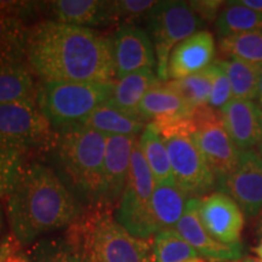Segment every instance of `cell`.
Masks as SVG:
<instances>
[{
	"label": "cell",
	"mask_w": 262,
	"mask_h": 262,
	"mask_svg": "<svg viewBox=\"0 0 262 262\" xmlns=\"http://www.w3.org/2000/svg\"><path fill=\"white\" fill-rule=\"evenodd\" d=\"M137 136L108 135L103 160L101 206L120 201L129 178Z\"/></svg>",
	"instance_id": "9a60e30c"
},
{
	"label": "cell",
	"mask_w": 262,
	"mask_h": 262,
	"mask_svg": "<svg viewBox=\"0 0 262 262\" xmlns=\"http://www.w3.org/2000/svg\"><path fill=\"white\" fill-rule=\"evenodd\" d=\"M254 251L257 254V256L260 257V260L262 261V241L260 242V244H258L257 247L254 249Z\"/></svg>",
	"instance_id": "60d3db41"
},
{
	"label": "cell",
	"mask_w": 262,
	"mask_h": 262,
	"mask_svg": "<svg viewBox=\"0 0 262 262\" xmlns=\"http://www.w3.org/2000/svg\"><path fill=\"white\" fill-rule=\"evenodd\" d=\"M152 123L156 124L168 149L176 186L188 198H199L214 189L217 182L193 141L191 116Z\"/></svg>",
	"instance_id": "5b68a950"
},
{
	"label": "cell",
	"mask_w": 262,
	"mask_h": 262,
	"mask_svg": "<svg viewBox=\"0 0 262 262\" xmlns=\"http://www.w3.org/2000/svg\"><path fill=\"white\" fill-rule=\"evenodd\" d=\"M189 5L193 11L201 17L203 21H216L219 14H220L224 2L219 0H201V2H189Z\"/></svg>",
	"instance_id": "e575fe53"
},
{
	"label": "cell",
	"mask_w": 262,
	"mask_h": 262,
	"mask_svg": "<svg viewBox=\"0 0 262 262\" xmlns=\"http://www.w3.org/2000/svg\"><path fill=\"white\" fill-rule=\"evenodd\" d=\"M156 182L137 140L131 156V165L126 187L117 209L116 220L129 233L141 239L152 237L149 221V204Z\"/></svg>",
	"instance_id": "ba28073f"
},
{
	"label": "cell",
	"mask_w": 262,
	"mask_h": 262,
	"mask_svg": "<svg viewBox=\"0 0 262 262\" xmlns=\"http://www.w3.org/2000/svg\"><path fill=\"white\" fill-rule=\"evenodd\" d=\"M152 249L155 262H187L199 257L176 229L158 232L153 239Z\"/></svg>",
	"instance_id": "f1b7e54d"
},
{
	"label": "cell",
	"mask_w": 262,
	"mask_h": 262,
	"mask_svg": "<svg viewBox=\"0 0 262 262\" xmlns=\"http://www.w3.org/2000/svg\"><path fill=\"white\" fill-rule=\"evenodd\" d=\"M219 47L222 54L229 58H239L250 63L262 64V31L221 38Z\"/></svg>",
	"instance_id": "f546056e"
},
{
	"label": "cell",
	"mask_w": 262,
	"mask_h": 262,
	"mask_svg": "<svg viewBox=\"0 0 262 262\" xmlns=\"http://www.w3.org/2000/svg\"><path fill=\"white\" fill-rule=\"evenodd\" d=\"M26 62L41 81H114L110 38L52 19L29 28Z\"/></svg>",
	"instance_id": "6da1fadb"
},
{
	"label": "cell",
	"mask_w": 262,
	"mask_h": 262,
	"mask_svg": "<svg viewBox=\"0 0 262 262\" xmlns=\"http://www.w3.org/2000/svg\"><path fill=\"white\" fill-rule=\"evenodd\" d=\"M160 83L155 70H142L114 80L113 94L108 102L127 116L139 117V107L146 94ZM142 120V119H141Z\"/></svg>",
	"instance_id": "d6986e66"
},
{
	"label": "cell",
	"mask_w": 262,
	"mask_h": 262,
	"mask_svg": "<svg viewBox=\"0 0 262 262\" xmlns=\"http://www.w3.org/2000/svg\"><path fill=\"white\" fill-rule=\"evenodd\" d=\"M64 238L97 262H155L152 244L129 233L103 209L80 215Z\"/></svg>",
	"instance_id": "277c9868"
},
{
	"label": "cell",
	"mask_w": 262,
	"mask_h": 262,
	"mask_svg": "<svg viewBox=\"0 0 262 262\" xmlns=\"http://www.w3.org/2000/svg\"><path fill=\"white\" fill-rule=\"evenodd\" d=\"M187 262H205V261L201 260V258H195V260H191V261H187Z\"/></svg>",
	"instance_id": "f6af8a7d"
},
{
	"label": "cell",
	"mask_w": 262,
	"mask_h": 262,
	"mask_svg": "<svg viewBox=\"0 0 262 262\" xmlns=\"http://www.w3.org/2000/svg\"><path fill=\"white\" fill-rule=\"evenodd\" d=\"M28 32L22 18L0 15V63L26 62Z\"/></svg>",
	"instance_id": "4316f807"
},
{
	"label": "cell",
	"mask_w": 262,
	"mask_h": 262,
	"mask_svg": "<svg viewBox=\"0 0 262 262\" xmlns=\"http://www.w3.org/2000/svg\"><path fill=\"white\" fill-rule=\"evenodd\" d=\"M214 74L215 64L211 63L198 73L191 74L181 79L168 80L166 84L172 88L194 110V108L208 104L212 81H214Z\"/></svg>",
	"instance_id": "83f0119b"
},
{
	"label": "cell",
	"mask_w": 262,
	"mask_h": 262,
	"mask_svg": "<svg viewBox=\"0 0 262 262\" xmlns=\"http://www.w3.org/2000/svg\"><path fill=\"white\" fill-rule=\"evenodd\" d=\"M80 215V202L54 170L40 163L25 165L17 185L8 196L11 233L21 245L71 226Z\"/></svg>",
	"instance_id": "7a4b0ae2"
},
{
	"label": "cell",
	"mask_w": 262,
	"mask_h": 262,
	"mask_svg": "<svg viewBox=\"0 0 262 262\" xmlns=\"http://www.w3.org/2000/svg\"><path fill=\"white\" fill-rule=\"evenodd\" d=\"M139 146L155 178L156 185H176L168 149L155 123L147 124L139 139Z\"/></svg>",
	"instance_id": "603a6c76"
},
{
	"label": "cell",
	"mask_w": 262,
	"mask_h": 262,
	"mask_svg": "<svg viewBox=\"0 0 262 262\" xmlns=\"http://www.w3.org/2000/svg\"><path fill=\"white\" fill-rule=\"evenodd\" d=\"M114 79L157 67L156 51L147 31L136 25H122L110 38Z\"/></svg>",
	"instance_id": "8fae6325"
},
{
	"label": "cell",
	"mask_w": 262,
	"mask_h": 262,
	"mask_svg": "<svg viewBox=\"0 0 262 262\" xmlns=\"http://www.w3.org/2000/svg\"><path fill=\"white\" fill-rule=\"evenodd\" d=\"M188 195L176 185H156L149 204V221L153 234L175 229L185 212Z\"/></svg>",
	"instance_id": "ffe728a7"
},
{
	"label": "cell",
	"mask_w": 262,
	"mask_h": 262,
	"mask_svg": "<svg viewBox=\"0 0 262 262\" xmlns=\"http://www.w3.org/2000/svg\"><path fill=\"white\" fill-rule=\"evenodd\" d=\"M231 196L243 214L255 217L262 211V158L254 150H243L231 175L217 185Z\"/></svg>",
	"instance_id": "7c38bea8"
},
{
	"label": "cell",
	"mask_w": 262,
	"mask_h": 262,
	"mask_svg": "<svg viewBox=\"0 0 262 262\" xmlns=\"http://www.w3.org/2000/svg\"><path fill=\"white\" fill-rule=\"evenodd\" d=\"M199 198H189L175 229L191 247L211 262H234L243 257L242 244L225 245L208 233L199 217Z\"/></svg>",
	"instance_id": "5bb4252c"
},
{
	"label": "cell",
	"mask_w": 262,
	"mask_h": 262,
	"mask_svg": "<svg viewBox=\"0 0 262 262\" xmlns=\"http://www.w3.org/2000/svg\"><path fill=\"white\" fill-rule=\"evenodd\" d=\"M158 2L153 0H117L110 2L112 25H135L136 21L147 18Z\"/></svg>",
	"instance_id": "d6a6232c"
},
{
	"label": "cell",
	"mask_w": 262,
	"mask_h": 262,
	"mask_svg": "<svg viewBox=\"0 0 262 262\" xmlns=\"http://www.w3.org/2000/svg\"><path fill=\"white\" fill-rule=\"evenodd\" d=\"M215 27L220 39L241 33L262 31V12L247 8L239 2L225 3L215 21Z\"/></svg>",
	"instance_id": "484cf974"
},
{
	"label": "cell",
	"mask_w": 262,
	"mask_h": 262,
	"mask_svg": "<svg viewBox=\"0 0 262 262\" xmlns=\"http://www.w3.org/2000/svg\"><path fill=\"white\" fill-rule=\"evenodd\" d=\"M51 127L37 100L0 104V146L22 153L39 147L50 148L55 136Z\"/></svg>",
	"instance_id": "30bf717a"
},
{
	"label": "cell",
	"mask_w": 262,
	"mask_h": 262,
	"mask_svg": "<svg viewBox=\"0 0 262 262\" xmlns=\"http://www.w3.org/2000/svg\"><path fill=\"white\" fill-rule=\"evenodd\" d=\"M84 262H97V261L91 256H84Z\"/></svg>",
	"instance_id": "7bdbcfd3"
},
{
	"label": "cell",
	"mask_w": 262,
	"mask_h": 262,
	"mask_svg": "<svg viewBox=\"0 0 262 262\" xmlns=\"http://www.w3.org/2000/svg\"><path fill=\"white\" fill-rule=\"evenodd\" d=\"M225 129L235 147L243 152L262 141V108L255 101L232 98L220 111Z\"/></svg>",
	"instance_id": "2e32d148"
},
{
	"label": "cell",
	"mask_w": 262,
	"mask_h": 262,
	"mask_svg": "<svg viewBox=\"0 0 262 262\" xmlns=\"http://www.w3.org/2000/svg\"><path fill=\"white\" fill-rule=\"evenodd\" d=\"M113 89L114 81H41L35 100L50 125L60 130L83 124L96 108L108 102Z\"/></svg>",
	"instance_id": "8992f818"
},
{
	"label": "cell",
	"mask_w": 262,
	"mask_h": 262,
	"mask_svg": "<svg viewBox=\"0 0 262 262\" xmlns=\"http://www.w3.org/2000/svg\"><path fill=\"white\" fill-rule=\"evenodd\" d=\"M193 108L186 102L166 81H160L152 88L141 101L139 117L143 122L152 120H169L189 117Z\"/></svg>",
	"instance_id": "44dd1931"
},
{
	"label": "cell",
	"mask_w": 262,
	"mask_h": 262,
	"mask_svg": "<svg viewBox=\"0 0 262 262\" xmlns=\"http://www.w3.org/2000/svg\"><path fill=\"white\" fill-rule=\"evenodd\" d=\"M217 62L227 74L233 98L257 100L262 64L250 63L239 58L219 60Z\"/></svg>",
	"instance_id": "d4e9b609"
},
{
	"label": "cell",
	"mask_w": 262,
	"mask_h": 262,
	"mask_svg": "<svg viewBox=\"0 0 262 262\" xmlns=\"http://www.w3.org/2000/svg\"><path fill=\"white\" fill-rule=\"evenodd\" d=\"M199 217L215 241L225 245L241 244L244 216L231 196L222 192L204 196L199 203Z\"/></svg>",
	"instance_id": "4fadbf2b"
},
{
	"label": "cell",
	"mask_w": 262,
	"mask_h": 262,
	"mask_svg": "<svg viewBox=\"0 0 262 262\" xmlns=\"http://www.w3.org/2000/svg\"><path fill=\"white\" fill-rule=\"evenodd\" d=\"M83 125L107 136H137L139 134H142L146 127L143 120L127 116L107 103L96 108L83 123Z\"/></svg>",
	"instance_id": "cb8c5ba5"
},
{
	"label": "cell",
	"mask_w": 262,
	"mask_h": 262,
	"mask_svg": "<svg viewBox=\"0 0 262 262\" xmlns=\"http://www.w3.org/2000/svg\"><path fill=\"white\" fill-rule=\"evenodd\" d=\"M215 57V40L210 32L199 31L180 42L170 55L169 80L198 73L211 64Z\"/></svg>",
	"instance_id": "e0dca14e"
},
{
	"label": "cell",
	"mask_w": 262,
	"mask_h": 262,
	"mask_svg": "<svg viewBox=\"0 0 262 262\" xmlns=\"http://www.w3.org/2000/svg\"><path fill=\"white\" fill-rule=\"evenodd\" d=\"M146 24L156 51L157 75L160 81H168V66L172 50L201 31L204 21L187 2L170 0L157 3L147 16Z\"/></svg>",
	"instance_id": "52a82bcc"
},
{
	"label": "cell",
	"mask_w": 262,
	"mask_h": 262,
	"mask_svg": "<svg viewBox=\"0 0 262 262\" xmlns=\"http://www.w3.org/2000/svg\"><path fill=\"white\" fill-rule=\"evenodd\" d=\"M215 74L210 97H209L208 106L214 108L216 111H221L229 101L233 98L231 83H229L227 74L225 73L224 68L219 64V62H214Z\"/></svg>",
	"instance_id": "836d02e7"
},
{
	"label": "cell",
	"mask_w": 262,
	"mask_h": 262,
	"mask_svg": "<svg viewBox=\"0 0 262 262\" xmlns=\"http://www.w3.org/2000/svg\"><path fill=\"white\" fill-rule=\"evenodd\" d=\"M234 262H262V261L260 258L254 257V256H243L242 258H239L238 261H234Z\"/></svg>",
	"instance_id": "f35d334b"
},
{
	"label": "cell",
	"mask_w": 262,
	"mask_h": 262,
	"mask_svg": "<svg viewBox=\"0 0 262 262\" xmlns=\"http://www.w3.org/2000/svg\"><path fill=\"white\" fill-rule=\"evenodd\" d=\"M257 153L261 156V158H262V141L258 143V146H257Z\"/></svg>",
	"instance_id": "ee69618b"
},
{
	"label": "cell",
	"mask_w": 262,
	"mask_h": 262,
	"mask_svg": "<svg viewBox=\"0 0 262 262\" xmlns=\"http://www.w3.org/2000/svg\"><path fill=\"white\" fill-rule=\"evenodd\" d=\"M19 245L21 243L12 233L3 238V241L0 242V262H5L12 254L19 251Z\"/></svg>",
	"instance_id": "d590c367"
},
{
	"label": "cell",
	"mask_w": 262,
	"mask_h": 262,
	"mask_svg": "<svg viewBox=\"0 0 262 262\" xmlns=\"http://www.w3.org/2000/svg\"><path fill=\"white\" fill-rule=\"evenodd\" d=\"M5 262H32V258L26 253L17 251V253L12 254Z\"/></svg>",
	"instance_id": "8d00e7d4"
},
{
	"label": "cell",
	"mask_w": 262,
	"mask_h": 262,
	"mask_svg": "<svg viewBox=\"0 0 262 262\" xmlns=\"http://www.w3.org/2000/svg\"><path fill=\"white\" fill-rule=\"evenodd\" d=\"M32 262H84V255L67 239L40 242L34 249Z\"/></svg>",
	"instance_id": "1f68e13d"
},
{
	"label": "cell",
	"mask_w": 262,
	"mask_h": 262,
	"mask_svg": "<svg viewBox=\"0 0 262 262\" xmlns=\"http://www.w3.org/2000/svg\"><path fill=\"white\" fill-rule=\"evenodd\" d=\"M52 21L77 27L111 26L110 2L101 0H56L48 3Z\"/></svg>",
	"instance_id": "ac0fdd59"
},
{
	"label": "cell",
	"mask_w": 262,
	"mask_h": 262,
	"mask_svg": "<svg viewBox=\"0 0 262 262\" xmlns=\"http://www.w3.org/2000/svg\"><path fill=\"white\" fill-rule=\"evenodd\" d=\"M3 226V219H2V211H0V228H2Z\"/></svg>",
	"instance_id": "bcb514c9"
},
{
	"label": "cell",
	"mask_w": 262,
	"mask_h": 262,
	"mask_svg": "<svg viewBox=\"0 0 262 262\" xmlns=\"http://www.w3.org/2000/svg\"><path fill=\"white\" fill-rule=\"evenodd\" d=\"M107 135L78 124L55 134L50 148L62 175L85 199L100 205Z\"/></svg>",
	"instance_id": "3957f363"
},
{
	"label": "cell",
	"mask_w": 262,
	"mask_h": 262,
	"mask_svg": "<svg viewBox=\"0 0 262 262\" xmlns=\"http://www.w3.org/2000/svg\"><path fill=\"white\" fill-rule=\"evenodd\" d=\"M193 141L202 152L217 185L233 172L239 150L225 129L220 111L205 106L194 108L191 114Z\"/></svg>",
	"instance_id": "9c48e42d"
},
{
	"label": "cell",
	"mask_w": 262,
	"mask_h": 262,
	"mask_svg": "<svg viewBox=\"0 0 262 262\" xmlns=\"http://www.w3.org/2000/svg\"><path fill=\"white\" fill-rule=\"evenodd\" d=\"M257 103L260 104L262 108V70H261V77H260V88H258V95H257Z\"/></svg>",
	"instance_id": "ab89813d"
},
{
	"label": "cell",
	"mask_w": 262,
	"mask_h": 262,
	"mask_svg": "<svg viewBox=\"0 0 262 262\" xmlns=\"http://www.w3.org/2000/svg\"><path fill=\"white\" fill-rule=\"evenodd\" d=\"M25 168L24 153L0 146V198H8Z\"/></svg>",
	"instance_id": "4dcf8cb0"
},
{
	"label": "cell",
	"mask_w": 262,
	"mask_h": 262,
	"mask_svg": "<svg viewBox=\"0 0 262 262\" xmlns=\"http://www.w3.org/2000/svg\"><path fill=\"white\" fill-rule=\"evenodd\" d=\"M242 5L247 6V8H250L253 10H256V11L262 12V0H239Z\"/></svg>",
	"instance_id": "74e56055"
},
{
	"label": "cell",
	"mask_w": 262,
	"mask_h": 262,
	"mask_svg": "<svg viewBox=\"0 0 262 262\" xmlns=\"http://www.w3.org/2000/svg\"><path fill=\"white\" fill-rule=\"evenodd\" d=\"M257 234L261 237V241H262V211H261V216L260 219H258V224H257Z\"/></svg>",
	"instance_id": "b9f144b4"
},
{
	"label": "cell",
	"mask_w": 262,
	"mask_h": 262,
	"mask_svg": "<svg viewBox=\"0 0 262 262\" xmlns=\"http://www.w3.org/2000/svg\"><path fill=\"white\" fill-rule=\"evenodd\" d=\"M37 88L26 62L0 63V104L35 100Z\"/></svg>",
	"instance_id": "7402d4cb"
}]
</instances>
